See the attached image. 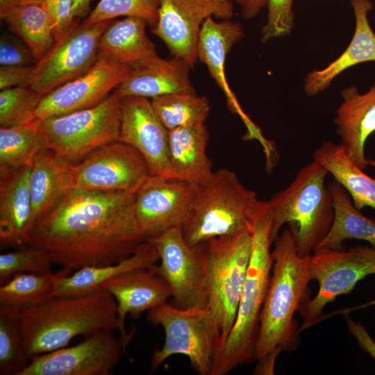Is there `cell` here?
<instances>
[{"mask_svg": "<svg viewBox=\"0 0 375 375\" xmlns=\"http://www.w3.org/2000/svg\"><path fill=\"white\" fill-rule=\"evenodd\" d=\"M51 257L44 250L27 245L0 255V285L18 274L51 272Z\"/></svg>", "mask_w": 375, "mask_h": 375, "instance_id": "obj_38", "label": "cell"}, {"mask_svg": "<svg viewBox=\"0 0 375 375\" xmlns=\"http://www.w3.org/2000/svg\"><path fill=\"white\" fill-rule=\"evenodd\" d=\"M22 2V0H0V17Z\"/></svg>", "mask_w": 375, "mask_h": 375, "instance_id": "obj_47", "label": "cell"}, {"mask_svg": "<svg viewBox=\"0 0 375 375\" xmlns=\"http://www.w3.org/2000/svg\"><path fill=\"white\" fill-rule=\"evenodd\" d=\"M31 165L0 175V242L5 247L29 244L35 225L28 179Z\"/></svg>", "mask_w": 375, "mask_h": 375, "instance_id": "obj_23", "label": "cell"}, {"mask_svg": "<svg viewBox=\"0 0 375 375\" xmlns=\"http://www.w3.org/2000/svg\"><path fill=\"white\" fill-rule=\"evenodd\" d=\"M147 318L165 332L163 345L151 356L152 371L179 354L189 358L199 374H211L219 335L207 307L182 308L165 303L148 311Z\"/></svg>", "mask_w": 375, "mask_h": 375, "instance_id": "obj_9", "label": "cell"}, {"mask_svg": "<svg viewBox=\"0 0 375 375\" xmlns=\"http://www.w3.org/2000/svg\"><path fill=\"white\" fill-rule=\"evenodd\" d=\"M329 188L334 202V219L330 231L315 250L340 249L344 241L351 239L365 240L375 247V220L356 207L349 193L337 181L331 183Z\"/></svg>", "mask_w": 375, "mask_h": 375, "instance_id": "obj_29", "label": "cell"}, {"mask_svg": "<svg viewBox=\"0 0 375 375\" xmlns=\"http://www.w3.org/2000/svg\"><path fill=\"white\" fill-rule=\"evenodd\" d=\"M239 3H240L241 4L243 3L244 0H237Z\"/></svg>", "mask_w": 375, "mask_h": 375, "instance_id": "obj_49", "label": "cell"}, {"mask_svg": "<svg viewBox=\"0 0 375 375\" xmlns=\"http://www.w3.org/2000/svg\"><path fill=\"white\" fill-rule=\"evenodd\" d=\"M42 97V94L29 85L1 90V127L14 126L33 122Z\"/></svg>", "mask_w": 375, "mask_h": 375, "instance_id": "obj_36", "label": "cell"}, {"mask_svg": "<svg viewBox=\"0 0 375 375\" xmlns=\"http://www.w3.org/2000/svg\"><path fill=\"white\" fill-rule=\"evenodd\" d=\"M159 256L157 270L169 286L175 306L182 308L207 307L206 244L190 245L181 227L147 240Z\"/></svg>", "mask_w": 375, "mask_h": 375, "instance_id": "obj_12", "label": "cell"}, {"mask_svg": "<svg viewBox=\"0 0 375 375\" xmlns=\"http://www.w3.org/2000/svg\"><path fill=\"white\" fill-rule=\"evenodd\" d=\"M259 199L236 174L222 168L199 187L181 226L186 242L203 244L224 235L250 231L251 215Z\"/></svg>", "mask_w": 375, "mask_h": 375, "instance_id": "obj_6", "label": "cell"}, {"mask_svg": "<svg viewBox=\"0 0 375 375\" xmlns=\"http://www.w3.org/2000/svg\"><path fill=\"white\" fill-rule=\"evenodd\" d=\"M355 16V29L346 49L322 69L309 72L304 80V90L308 96H315L327 89L333 81L347 69L365 62L375 61V33L368 13L373 8L370 0H350Z\"/></svg>", "mask_w": 375, "mask_h": 375, "instance_id": "obj_24", "label": "cell"}, {"mask_svg": "<svg viewBox=\"0 0 375 375\" xmlns=\"http://www.w3.org/2000/svg\"><path fill=\"white\" fill-rule=\"evenodd\" d=\"M91 0H73L72 16L74 19L83 17L87 15Z\"/></svg>", "mask_w": 375, "mask_h": 375, "instance_id": "obj_46", "label": "cell"}, {"mask_svg": "<svg viewBox=\"0 0 375 375\" xmlns=\"http://www.w3.org/2000/svg\"><path fill=\"white\" fill-rule=\"evenodd\" d=\"M309 272L319 289L299 308L303 320L300 332L319 322L326 306L336 297L349 293L360 280L375 274V247L317 249L310 256Z\"/></svg>", "mask_w": 375, "mask_h": 375, "instance_id": "obj_10", "label": "cell"}, {"mask_svg": "<svg viewBox=\"0 0 375 375\" xmlns=\"http://www.w3.org/2000/svg\"><path fill=\"white\" fill-rule=\"evenodd\" d=\"M30 360L24 350L17 315L0 308V374L19 375Z\"/></svg>", "mask_w": 375, "mask_h": 375, "instance_id": "obj_35", "label": "cell"}, {"mask_svg": "<svg viewBox=\"0 0 375 375\" xmlns=\"http://www.w3.org/2000/svg\"><path fill=\"white\" fill-rule=\"evenodd\" d=\"M160 0H100L83 22L90 25L119 17H134L145 20L153 28L158 17Z\"/></svg>", "mask_w": 375, "mask_h": 375, "instance_id": "obj_37", "label": "cell"}, {"mask_svg": "<svg viewBox=\"0 0 375 375\" xmlns=\"http://www.w3.org/2000/svg\"><path fill=\"white\" fill-rule=\"evenodd\" d=\"M268 13L262 28V41L289 35L294 26L292 0H267Z\"/></svg>", "mask_w": 375, "mask_h": 375, "instance_id": "obj_39", "label": "cell"}, {"mask_svg": "<svg viewBox=\"0 0 375 375\" xmlns=\"http://www.w3.org/2000/svg\"><path fill=\"white\" fill-rule=\"evenodd\" d=\"M35 58L28 47L22 41L9 35H1L0 40L1 66L33 65Z\"/></svg>", "mask_w": 375, "mask_h": 375, "instance_id": "obj_40", "label": "cell"}, {"mask_svg": "<svg viewBox=\"0 0 375 375\" xmlns=\"http://www.w3.org/2000/svg\"><path fill=\"white\" fill-rule=\"evenodd\" d=\"M341 96L334 118L339 144L361 169L375 167V160L368 159L365 152L367 139L375 132V83L365 93H360L355 85L347 87Z\"/></svg>", "mask_w": 375, "mask_h": 375, "instance_id": "obj_20", "label": "cell"}, {"mask_svg": "<svg viewBox=\"0 0 375 375\" xmlns=\"http://www.w3.org/2000/svg\"><path fill=\"white\" fill-rule=\"evenodd\" d=\"M17 319L30 360L65 347L78 335L120 330L116 301L104 289L47 298L19 312Z\"/></svg>", "mask_w": 375, "mask_h": 375, "instance_id": "obj_2", "label": "cell"}, {"mask_svg": "<svg viewBox=\"0 0 375 375\" xmlns=\"http://www.w3.org/2000/svg\"><path fill=\"white\" fill-rule=\"evenodd\" d=\"M158 262L156 248L146 240L132 254L119 262L86 266L60 277L47 298L90 294L101 290L103 285L116 277L133 271L154 267Z\"/></svg>", "mask_w": 375, "mask_h": 375, "instance_id": "obj_26", "label": "cell"}, {"mask_svg": "<svg viewBox=\"0 0 375 375\" xmlns=\"http://www.w3.org/2000/svg\"><path fill=\"white\" fill-rule=\"evenodd\" d=\"M52 22L55 41L63 36L76 22L72 16L73 0H44Z\"/></svg>", "mask_w": 375, "mask_h": 375, "instance_id": "obj_41", "label": "cell"}, {"mask_svg": "<svg viewBox=\"0 0 375 375\" xmlns=\"http://www.w3.org/2000/svg\"><path fill=\"white\" fill-rule=\"evenodd\" d=\"M197 188L186 182L151 175L138 190L134 213L145 240L181 227Z\"/></svg>", "mask_w": 375, "mask_h": 375, "instance_id": "obj_17", "label": "cell"}, {"mask_svg": "<svg viewBox=\"0 0 375 375\" xmlns=\"http://www.w3.org/2000/svg\"><path fill=\"white\" fill-rule=\"evenodd\" d=\"M128 342L99 331L74 346L33 357L19 375H110Z\"/></svg>", "mask_w": 375, "mask_h": 375, "instance_id": "obj_14", "label": "cell"}, {"mask_svg": "<svg viewBox=\"0 0 375 375\" xmlns=\"http://www.w3.org/2000/svg\"><path fill=\"white\" fill-rule=\"evenodd\" d=\"M205 244L207 308L219 332L218 347L228 335L236 318L249 263L251 235L250 231H244L215 238Z\"/></svg>", "mask_w": 375, "mask_h": 375, "instance_id": "obj_8", "label": "cell"}, {"mask_svg": "<svg viewBox=\"0 0 375 375\" xmlns=\"http://www.w3.org/2000/svg\"><path fill=\"white\" fill-rule=\"evenodd\" d=\"M72 272L60 268L47 274H18L0 286V308L18 314L45 299L56 281Z\"/></svg>", "mask_w": 375, "mask_h": 375, "instance_id": "obj_33", "label": "cell"}, {"mask_svg": "<svg viewBox=\"0 0 375 375\" xmlns=\"http://www.w3.org/2000/svg\"><path fill=\"white\" fill-rule=\"evenodd\" d=\"M44 0H22V1H26V2H42Z\"/></svg>", "mask_w": 375, "mask_h": 375, "instance_id": "obj_48", "label": "cell"}, {"mask_svg": "<svg viewBox=\"0 0 375 375\" xmlns=\"http://www.w3.org/2000/svg\"><path fill=\"white\" fill-rule=\"evenodd\" d=\"M281 351L279 348H277L259 358L258 359V362L253 371L254 374L260 375L274 374L276 360Z\"/></svg>", "mask_w": 375, "mask_h": 375, "instance_id": "obj_44", "label": "cell"}, {"mask_svg": "<svg viewBox=\"0 0 375 375\" xmlns=\"http://www.w3.org/2000/svg\"><path fill=\"white\" fill-rule=\"evenodd\" d=\"M44 138L32 123L0 128V175L32 165L47 149Z\"/></svg>", "mask_w": 375, "mask_h": 375, "instance_id": "obj_32", "label": "cell"}, {"mask_svg": "<svg viewBox=\"0 0 375 375\" xmlns=\"http://www.w3.org/2000/svg\"><path fill=\"white\" fill-rule=\"evenodd\" d=\"M274 242L272 275L260 318L256 359L277 348L292 351L299 347L300 330L294 315L310 297V255L299 253L289 228L284 229Z\"/></svg>", "mask_w": 375, "mask_h": 375, "instance_id": "obj_4", "label": "cell"}, {"mask_svg": "<svg viewBox=\"0 0 375 375\" xmlns=\"http://www.w3.org/2000/svg\"><path fill=\"white\" fill-rule=\"evenodd\" d=\"M267 3V0H244L242 3L243 17L246 19L255 17Z\"/></svg>", "mask_w": 375, "mask_h": 375, "instance_id": "obj_45", "label": "cell"}, {"mask_svg": "<svg viewBox=\"0 0 375 375\" xmlns=\"http://www.w3.org/2000/svg\"><path fill=\"white\" fill-rule=\"evenodd\" d=\"M209 140L205 124L169 131L168 178L199 188L214 171L206 148Z\"/></svg>", "mask_w": 375, "mask_h": 375, "instance_id": "obj_25", "label": "cell"}, {"mask_svg": "<svg viewBox=\"0 0 375 375\" xmlns=\"http://www.w3.org/2000/svg\"><path fill=\"white\" fill-rule=\"evenodd\" d=\"M147 25L143 19L134 17L112 21L99 40L98 57L132 65L156 55V46L146 32Z\"/></svg>", "mask_w": 375, "mask_h": 375, "instance_id": "obj_27", "label": "cell"}, {"mask_svg": "<svg viewBox=\"0 0 375 375\" xmlns=\"http://www.w3.org/2000/svg\"><path fill=\"white\" fill-rule=\"evenodd\" d=\"M33 65L1 66L0 89L28 85L33 72Z\"/></svg>", "mask_w": 375, "mask_h": 375, "instance_id": "obj_42", "label": "cell"}, {"mask_svg": "<svg viewBox=\"0 0 375 375\" xmlns=\"http://www.w3.org/2000/svg\"><path fill=\"white\" fill-rule=\"evenodd\" d=\"M123 98L115 89L93 107L31 123L49 149L64 161L76 163L101 146L118 140Z\"/></svg>", "mask_w": 375, "mask_h": 375, "instance_id": "obj_7", "label": "cell"}, {"mask_svg": "<svg viewBox=\"0 0 375 375\" xmlns=\"http://www.w3.org/2000/svg\"><path fill=\"white\" fill-rule=\"evenodd\" d=\"M118 140L140 153L151 175L168 178L169 131L149 99L135 96L123 98Z\"/></svg>", "mask_w": 375, "mask_h": 375, "instance_id": "obj_19", "label": "cell"}, {"mask_svg": "<svg viewBox=\"0 0 375 375\" xmlns=\"http://www.w3.org/2000/svg\"><path fill=\"white\" fill-rule=\"evenodd\" d=\"M101 289L107 290L116 301L120 336L127 341L131 338L125 328L127 315L138 318L143 312L167 303L172 297L157 266L121 275L103 285Z\"/></svg>", "mask_w": 375, "mask_h": 375, "instance_id": "obj_21", "label": "cell"}, {"mask_svg": "<svg viewBox=\"0 0 375 375\" xmlns=\"http://www.w3.org/2000/svg\"><path fill=\"white\" fill-rule=\"evenodd\" d=\"M251 249L237 315L217 347L210 375H225L256 359L260 318L273 266L272 217L267 201H259L251 217Z\"/></svg>", "mask_w": 375, "mask_h": 375, "instance_id": "obj_3", "label": "cell"}, {"mask_svg": "<svg viewBox=\"0 0 375 375\" xmlns=\"http://www.w3.org/2000/svg\"><path fill=\"white\" fill-rule=\"evenodd\" d=\"M312 158L346 190L356 208L375 209V178L356 165L339 143L324 142L315 150Z\"/></svg>", "mask_w": 375, "mask_h": 375, "instance_id": "obj_28", "label": "cell"}, {"mask_svg": "<svg viewBox=\"0 0 375 375\" xmlns=\"http://www.w3.org/2000/svg\"><path fill=\"white\" fill-rule=\"evenodd\" d=\"M131 67L127 78L116 88L123 97L153 99L174 93H196L189 76L192 67L180 58H164L156 54Z\"/></svg>", "mask_w": 375, "mask_h": 375, "instance_id": "obj_22", "label": "cell"}, {"mask_svg": "<svg viewBox=\"0 0 375 375\" xmlns=\"http://www.w3.org/2000/svg\"><path fill=\"white\" fill-rule=\"evenodd\" d=\"M244 36L242 26L228 19L217 22L208 18L201 29L197 44V59L206 66L210 76L224 92L230 110L238 114L245 124L248 140L256 139L261 144L265 154L272 153L275 147L266 139L260 128L244 112L233 92L226 78V58L233 45Z\"/></svg>", "mask_w": 375, "mask_h": 375, "instance_id": "obj_18", "label": "cell"}, {"mask_svg": "<svg viewBox=\"0 0 375 375\" xmlns=\"http://www.w3.org/2000/svg\"><path fill=\"white\" fill-rule=\"evenodd\" d=\"M0 17L28 47L35 62L55 42L51 19L43 1H22Z\"/></svg>", "mask_w": 375, "mask_h": 375, "instance_id": "obj_31", "label": "cell"}, {"mask_svg": "<svg viewBox=\"0 0 375 375\" xmlns=\"http://www.w3.org/2000/svg\"><path fill=\"white\" fill-rule=\"evenodd\" d=\"M150 100L168 131L205 124L210 110L208 98L196 93H174Z\"/></svg>", "mask_w": 375, "mask_h": 375, "instance_id": "obj_34", "label": "cell"}, {"mask_svg": "<svg viewBox=\"0 0 375 375\" xmlns=\"http://www.w3.org/2000/svg\"><path fill=\"white\" fill-rule=\"evenodd\" d=\"M349 333L356 338L359 346L375 360V341L366 328L359 322L346 317Z\"/></svg>", "mask_w": 375, "mask_h": 375, "instance_id": "obj_43", "label": "cell"}, {"mask_svg": "<svg viewBox=\"0 0 375 375\" xmlns=\"http://www.w3.org/2000/svg\"><path fill=\"white\" fill-rule=\"evenodd\" d=\"M151 175L140 153L117 140L101 146L76 163H69L67 186L68 190L137 192Z\"/></svg>", "mask_w": 375, "mask_h": 375, "instance_id": "obj_11", "label": "cell"}, {"mask_svg": "<svg viewBox=\"0 0 375 375\" xmlns=\"http://www.w3.org/2000/svg\"><path fill=\"white\" fill-rule=\"evenodd\" d=\"M68 165L49 149L41 153L32 164L28 185L35 224L68 190Z\"/></svg>", "mask_w": 375, "mask_h": 375, "instance_id": "obj_30", "label": "cell"}, {"mask_svg": "<svg viewBox=\"0 0 375 375\" xmlns=\"http://www.w3.org/2000/svg\"><path fill=\"white\" fill-rule=\"evenodd\" d=\"M233 15L230 0H160L158 22L151 31L173 56L192 67L204 22L209 17L229 19Z\"/></svg>", "mask_w": 375, "mask_h": 375, "instance_id": "obj_15", "label": "cell"}, {"mask_svg": "<svg viewBox=\"0 0 375 375\" xmlns=\"http://www.w3.org/2000/svg\"><path fill=\"white\" fill-rule=\"evenodd\" d=\"M135 194L67 190L37 221L28 245L72 272L119 262L146 241L135 217Z\"/></svg>", "mask_w": 375, "mask_h": 375, "instance_id": "obj_1", "label": "cell"}, {"mask_svg": "<svg viewBox=\"0 0 375 375\" xmlns=\"http://www.w3.org/2000/svg\"><path fill=\"white\" fill-rule=\"evenodd\" d=\"M131 68L129 65L98 57L86 72L42 96L35 111V119L62 115L97 105L127 78Z\"/></svg>", "mask_w": 375, "mask_h": 375, "instance_id": "obj_16", "label": "cell"}, {"mask_svg": "<svg viewBox=\"0 0 375 375\" xmlns=\"http://www.w3.org/2000/svg\"><path fill=\"white\" fill-rule=\"evenodd\" d=\"M112 21L87 25L76 19L34 64L28 85L44 96L86 72L97 60L99 40Z\"/></svg>", "mask_w": 375, "mask_h": 375, "instance_id": "obj_13", "label": "cell"}, {"mask_svg": "<svg viewBox=\"0 0 375 375\" xmlns=\"http://www.w3.org/2000/svg\"><path fill=\"white\" fill-rule=\"evenodd\" d=\"M328 171L312 160L303 167L285 188L267 201L275 241L281 227L288 224L301 255L312 254L333 224L335 209Z\"/></svg>", "mask_w": 375, "mask_h": 375, "instance_id": "obj_5", "label": "cell"}]
</instances>
